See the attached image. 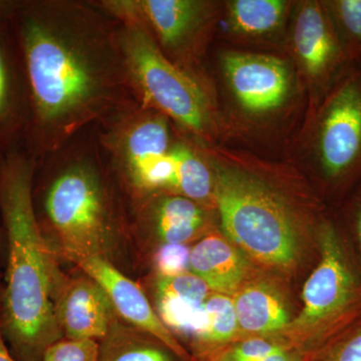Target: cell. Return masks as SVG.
Instances as JSON below:
<instances>
[{"label": "cell", "instance_id": "cell-18", "mask_svg": "<svg viewBox=\"0 0 361 361\" xmlns=\"http://www.w3.org/2000/svg\"><path fill=\"white\" fill-rule=\"evenodd\" d=\"M97 361H183L155 337L118 319L99 341Z\"/></svg>", "mask_w": 361, "mask_h": 361}, {"label": "cell", "instance_id": "cell-3", "mask_svg": "<svg viewBox=\"0 0 361 361\" xmlns=\"http://www.w3.org/2000/svg\"><path fill=\"white\" fill-rule=\"evenodd\" d=\"M80 137L52 155L58 167L52 171L42 195L45 221L63 255L73 263L104 256L115 228V212L104 174L106 156L97 137Z\"/></svg>", "mask_w": 361, "mask_h": 361}, {"label": "cell", "instance_id": "cell-5", "mask_svg": "<svg viewBox=\"0 0 361 361\" xmlns=\"http://www.w3.org/2000/svg\"><path fill=\"white\" fill-rule=\"evenodd\" d=\"M118 37L137 102L204 135L210 123L209 99L200 82L166 58L137 21L116 20Z\"/></svg>", "mask_w": 361, "mask_h": 361}, {"label": "cell", "instance_id": "cell-17", "mask_svg": "<svg viewBox=\"0 0 361 361\" xmlns=\"http://www.w3.org/2000/svg\"><path fill=\"white\" fill-rule=\"evenodd\" d=\"M149 220L161 244H187L205 225V213L196 202L169 195L149 209Z\"/></svg>", "mask_w": 361, "mask_h": 361}, {"label": "cell", "instance_id": "cell-11", "mask_svg": "<svg viewBox=\"0 0 361 361\" xmlns=\"http://www.w3.org/2000/svg\"><path fill=\"white\" fill-rule=\"evenodd\" d=\"M222 63L235 96L247 111L264 113L283 103L289 90L283 61L262 54L231 52L223 56Z\"/></svg>", "mask_w": 361, "mask_h": 361}, {"label": "cell", "instance_id": "cell-13", "mask_svg": "<svg viewBox=\"0 0 361 361\" xmlns=\"http://www.w3.org/2000/svg\"><path fill=\"white\" fill-rule=\"evenodd\" d=\"M210 289L193 273L174 277L158 276L155 296L158 314L169 329L194 336L205 327L204 303Z\"/></svg>", "mask_w": 361, "mask_h": 361}, {"label": "cell", "instance_id": "cell-19", "mask_svg": "<svg viewBox=\"0 0 361 361\" xmlns=\"http://www.w3.org/2000/svg\"><path fill=\"white\" fill-rule=\"evenodd\" d=\"M205 327L196 339L197 357L207 355L238 341L240 330L231 296L210 294L204 303Z\"/></svg>", "mask_w": 361, "mask_h": 361}, {"label": "cell", "instance_id": "cell-15", "mask_svg": "<svg viewBox=\"0 0 361 361\" xmlns=\"http://www.w3.org/2000/svg\"><path fill=\"white\" fill-rule=\"evenodd\" d=\"M294 42L299 58L313 78H323L334 70L342 49L326 11L316 2L301 8L294 30Z\"/></svg>", "mask_w": 361, "mask_h": 361}, {"label": "cell", "instance_id": "cell-9", "mask_svg": "<svg viewBox=\"0 0 361 361\" xmlns=\"http://www.w3.org/2000/svg\"><path fill=\"white\" fill-rule=\"evenodd\" d=\"M73 263L80 268L82 273L101 285L110 298L116 315L123 322L155 337L183 361H191L192 355L161 322L141 287L116 269L106 256L80 259Z\"/></svg>", "mask_w": 361, "mask_h": 361}, {"label": "cell", "instance_id": "cell-4", "mask_svg": "<svg viewBox=\"0 0 361 361\" xmlns=\"http://www.w3.org/2000/svg\"><path fill=\"white\" fill-rule=\"evenodd\" d=\"M213 198L235 246L262 264L288 269L297 262L295 225L283 201L262 182L232 170L214 178Z\"/></svg>", "mask_w": 361, "mask_h": 361}, {"label": "cell", "instance_id": "cell-8", "mask_svg": "<svg viewBox=\"0 0 361 361\" xmlns=\"http://www.w3.org/2000/svg\"><path fill=\"white\" fill-rule=\"evenodd\" d=\"M318 154L325 177L338 180L361 166V73L342 80L325 106Z\"/></svg>", "mask_w": 361, "mask_h": 361}, {"label": "cell", "instance_id": "cell-28", "mask_svg": "<svg viewBox=\"0 0 361 361\" xmlns=\"http://www.w3.org/2000/svg\"><path fill=\"white\" fill-rule=\"evenodd\" d=\"M0 361H20L7 348L6 337L2 334L1 327H0Z\"/></svg>", "mask_w": 361, "mask_h": 361}, {"label": "cell", "instance_id": "cell-25", "mask_svg": "<svg viewBox=\"0 0 361 361\" xmlns=\"http://www.w3.org/2000/svg\"><path fill=\"white\" fill-rule=\"evenodd\" d=\"M191 249L187 244H161L154 257L158 276L174 277L190 272Z\"/></svg>", "mask_w": 361, "mask_h": 361}, {"label": "cell", "instance_id": "cell-31", "mask_svg": "<svg viewBox=\"0 0 361 361\" xmlns=\"http://www.w3.org/2000/svg\"><path fill=\"white\" fill-rule=\"evenodd\" d=\"M191 361H206V360H201V358H193V357H192Z\"/></svg>", "mask_w": 361, "mask_h": 361}, {"label": "cell", "instance_id": "cell-21", "mask_svg": "<svg viewBox=\"0 0 361 361\" xmlns=\"http://www.w3.org/2000/svg\"><path fill=\"white\" fill-rule=\"evenodd\" d=\"M284 8L280 0H236L230 4V21L235 30L261 35L279 25Z\"/></svg>", "mask_w": 361, "mask_h": 361}, {"label": "cell", "instance_id": "cell-27", "mask_svg": "<svg viewBox=\"0 0 361 361\" xmlns=\"http://www.w3.org/2000/svg\"><path fill=\"white\" fill-rule=\"evenodd\" d=\"M16 0H0V28L8 25Z\"/></svg>", "mask_w": 361, "mask_h": 361}, {"label": "cell", "instance_id": "cell-12", "mask_svg": "<svg viewBox=\"0 0 361 361\" xmlns=\"http://www.w3.org/2000/svg\"><path fill=\"white\" fill-rule=\"evenodd\" d=\"M30 99L11 23L0 28V159L25 149Z\"/></svg>", "mask_w": 361, "mask_h": 361}, {"label": "cell", "instance_id": "cell-10", "mask_svg": "<svg viewBox=\"0 0 361 361\" xmlns=\"http://www.w3.org/2000/svg\"><path fill=\"white\" fill-rule=\"evenodd\" d=\"M56 318L63 338L101 341L118 320L101 285L85 273L63 278L56 301Z\"/></svg>", "mask_w": 361, "mask_h": 361}, {"label": "cell", "instance_id": "cell-7", "mask_svg": "<svg viewBox=\"0 0 361 361\" xmlns=\"http://www.w3.org/2000/svg\"><path fill=\"white\" fill-rule=\"evenodd\" d=\"M96 129L106 160L135 197L171 192L175 166L167 116L137 104Z\"/></svg>", "mask_w": 361, "mask_h": 361}, {"label": "cell", "instance_id": "cell-22", "mask_svg": "<svg viewBox=\"0 0 361 361\" xmlns=\"http://www.w3.org/2000/svg\"><path fill=\"white\" fill-rule=\"evenodd\" d=\"M327 13L342 49L361 54V0L329 2Z\"/></svg>", "mask_w": 361, "mask_h": 361}, {"label": "cell", "instance_id": "cell-20", "mask_svg": "<svg viewBox=\"0 0 361 361\" xmlns=\"http://www.w3.org/2000/svg\"><path fill=\"white\" fill-rule=\"evenodd\" d=\"M175 171L170 193L201 203L213 198L214 178L205 161L183 142L173 145Z\"/></svg>", "mask_w": 361, "mask_h": 361}, {"label": "cell", "instance_id": "cell-30", "mask_svg": "<svg viewBox=\"0 0 361 361\" xmlns=\"http://www.w3.org/2000/svg\"><path fill=\"white\" fill-rule=\"evenodd\" d=\"M2 297H4V284H2L1 274H0V327H1L2 318Z\"/></svg>", "mask_w": 361, "mask_h": 361}, {"label": "cell", "instance_id": "cell-23", "mask_svg": "<svg viewBox=\"0 0 361 361\" xmlns=\"http://www.w3.org/2000/svg\"><path fill=\"white\" fill-rule=\"evenodd\" d=\"M293 348L287 342L267 337H248L232 342L224 348L214 351L206 361H256L272 353Z\"/></svg>", "mask_w": 361, "mask_h": 361}, {"label": "cell", "instance_id": "cell-29", "mask_svg": "<svg viewBox=\"0 0 361 361\" xmlns=\"http://www.w3.org/2000/svg\"><path fill=\"white\" fill-rule=\"evenodd\" d=\"M355 226L356 235H357L358 242H360L361 250V199L358 201L357 208H356Z\"/></svg>", "mask_w": 361, "mask_h": 361}, {"label": "cell", "instance_id": "cell-16", "mask_svg": "<svg viewBox=\"0 0 361 361\" xmlns=\"http://www.w3.org/2000/svg\"><path fill=\"white\" fill-rule=\"evenodd\" d=\"M240 334L264 337L284 332L290 312L281 294L264 281H246L233 297Z\"/></svg>", "mask_w": 361, "mask_h": 361}, {"label": "cell", "instance_id": "cell-1", "mask_svg": "<svg viewBox=\"0 0 361 361\" xmlns=\"http://www.w3.org/2000/svg\"><path fill=\"white\" fill-rule=\"evenodd\" d=\"M11 27L30 99L25 149L37 160L140 104L118 20L94 0H16Z\"/></svg>", "mask_w": 361, "mask_h": 361}, {"label": "cell", "instance_id": "cell-6", "mask_svg": "<svg viewBox=\"0 0 361 361\" xmlns=\"http://www.w3.org/2000/svg\"><path fill=\"white\" fill-rule=\"evenodd\" d=\"M319 248V263L304 285L302 310L283 332L290 345L310 355L361 315V285L334 226H322Z\"/></svg>", "mask_w": 361, "mask_h": 361}, {"label": "cell", "instance_id": "cell-24", "mask_svg": "<svg viewBox=\"0 0 361 361\" xmlns=\"http://www.w3.org/2000/svg\"><path fill=\"white\" fill-rule=\"evenodd\" d=\"M99 342L63 338L44 351L40 361H97Z\"/></svg>", "mask_w": 361, "mask_h": 361}, {"label": "cell", "instance_id": "cell-14", "mask_svg": "<svg viewBox=\"0 0 361 361\" xmlns=\"http://www.w3.org/2000/svg\"><path fill=\"white\" fill-rule=\"evenodd\" d=\"M250 271L243 252L219 234H209L191 249L190 272L214 293L234 295Z\"/></svg>", "mask_w": 361, "mask_h": 361}, {"label": "cell", "instance_id": "cell-2", "mask_svg": "<svg viewBox=\"0 0 361 361\" xmlns=\"http://www.w3.org/2000/svg\"><path fill=\"white\" fill-rule=\"evenodd\" d=\"M37 160L26 149L0 159V223L7 244L2 334L20 361H40L63 338L56 301L65 275L35 210Z\"/></svg>", "mask_w": 361, "mask_h": 361}, {"label": "cell", "instance_id": "cell-26", "mask_svg": "<svg viewBox=\"0 0 361 361\" xmlns=\"http://www.w3.org/2000/svg\"><path fill=\"white\" fill-rule=\"evenodd\" d=\"M310 361H361V327L318 349Z\"/></svg>", "mask_w": 361, "mask_h": 361}]
</instances>
